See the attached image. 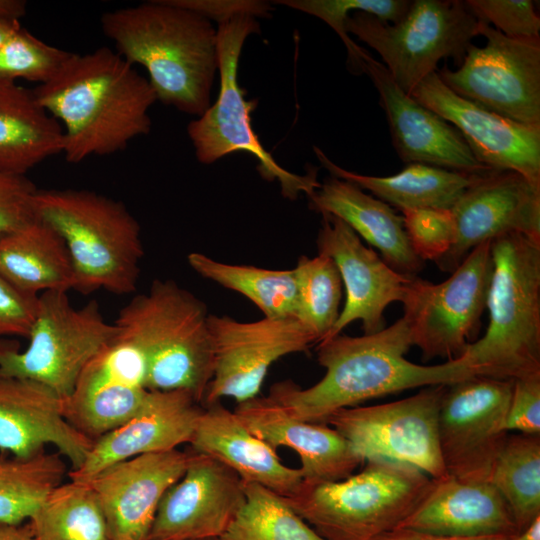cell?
<instances>
[{
  "mask_svg": "<svg viewBox=\"0 0 540 540\" xmlns=\"http://www.w3.org/2000/svg\"><path fill=\"white\" fill-rule=\"evenodd\" d=\"M284 5L315 16L328 24L340 37L347 50V65L354 74H360V53L357 45L345 30L350 13L365 12L388 23H396L407 13L411 1L407 0H278Z\"/></svg>",
  "mask_w": 540,
  "mask_h": 540,
  "instance_id": "obj_38",
  "label": "cell"
},
{
  "mask_svg": "<svg viewBox=\"0 0 540 540\" xmlns=\"http://www.w3.org/2000/svg\"><path fill=\"white\" fill-rule=\"evenodd\" d=\"M411 346L404 317L377 333L338 334L318 343L322 379L308 388L289 380L277 382L268 396L298 419L325 423L335 411L373 398L479 375L466 355L437 365L410 362L405 354Z\"/></svg>",
  "mask_w": 540,
  "mask_h": 540,
  "instance_id": "obj_1",
  "label": "cell"
},
{
  "mask_svg": "<svg viewBox=\"0 0 540 540\" xmlns=\"http://www.w3.org/2000/svg\"><path fill=\"white\" fill-rule=\"evenodd\" d=\"M189 452L139 455L113 464L87 481L106 517L111 540H149L158 505L183 475Z\"/></svg>",
  "mask_w": 540,
  "mask_h": 540,
  "instance_id": "obj_22",
  "label": "cell"
},
{
  "mask_svg": "<svg viewBox=\"0 0 540 540\" xmlns=\"http://www.w3.org/2000/svg\"><path fill=\"white\" fill-rule=\"evenodd\" d=\"M433 479L411 465L370 458L357 474L305 482L283 497L324 540H372L392 530L419 505Z\"/></svg>",
  "mask_w": 540,
  "mask_h": 540,
  "instance_id": "obj_7",
  "label": "cell"
},
{
  "mask_svg": "<svg viewBox=\"0 0 540 540\" xmlns=\"http://www.w3.org/2000/svg\"><path fill=\"white\" fill-rule=\"evenodd\" d=\"M203 540H221L220 538H210V539H203Z\"/></svg>",
  "mask_w": 540,
  "mask_h": 540,
  "instance_id": "obj_51",
  "label": "cell"
},
{
  "mask_svg": "<svg viewBox=\"0 0 540 540\" xmlns=\"http://www.w3.org/2000/svg\"><path fill=\"white\" fill-rule=\"evenodd\" d=\"M490 241L475 247L445 281L410 278L403 301L412 346L422 359L464 356L481 325L492 274Z\"/></svg>",
  "mask_w": 540,
  "mask_h": 540,
  "instance_id": "obj_11",
  "label": "cell"
},
{
  "mask_svg": "<svg viewBox=\"0 0 540 540\" xmlns=\"http://www.w3.org/2000/svg\"><path fill=\"white\" fill-rule=\"evenodd\" d=\"M172 4L194 11L218 24L233 17L248 15L269 17L272 7L269 3L257 0H169Z\"/></svg>",
  "mask_w": 540,
  "mask_h": 540,
  "instance_id": "obj_45",
  "label": "cell"
},
{
  "mask_svg": "<svg viewBox=\"0 0 540 540\" xmlns=\"http://www.w3.org/2000/svg\"><path fill=\"white\" fill-rule=\"evenodd\" d=\"M259 32L258 21L248 15L218 24V97L201 116L190 121L187 133L200 163L208 165L236 151L248 152L257 159L261 177L270 182L278 181L282 195L294 200L301 193L309 196L320 187L317 168L311 166L305 175H299L285 170L274 160L252 128L250 114L258 100H247V91L238 81L244 42L251 34Z\"/></svg>",
  "mask_w": 540,
  "mask_h": 540,
  "instance_id": "obj_8",
  "label": "cell"
},
{
  "mask_svg": "<svg viewBox=\"0 0 540 540\" xmlns=\"http://www.w3.org/2000/svg\"><path fill=\"white\" fill-rule=\"evenodd\" d=\"M410 95L452 124L482 165L515 171L540 185V126L520 124L457 95L437 72Z\"/></svg>",
  "mask_w": 540,
  "mask_h": 540,
  "instance_id": "obj_16",
  "label": "cell"
},
{
  "mask_svg": "<svg viewBox=\"0 0 540 540\" xmlns=\"http://www.w3.org/2000/svg\"><path fill=\"white\" fill-rule=\"evenodd\" d=\"M0 540H36L28 523L7 524L0 522Z\"/></svg>",
  "mask_w": 540,
  "mask_h": 540,
  "instance_id": "obj_47",
  "label": "cell"
},
{
  "mask_svg": "<svg viewBox=\"0 0 540 540\" xmlns=\"http://www.w3.org/2000/svg\"><path fill=\"white\" fill-rule=\"evenodd\" d=\"M187 261L201 277L248 298L264 317H296L297 289L293 268L278 270L227 264L199 252L190 253Z\"/></svg>",
  "mask_w": 540,
  "mask_h": 540,
  "instance_id": "obj_32",
  "label": "cell"
},
{
  "mask_svg": "<svg viewBox=\"0 0 540 540\" xmlns=\"http://www.w3.org/2000/svg\"><path fill=\"white\" fill-rule=\"evenodd\" d=\"M0 276L32 295L68 292L75 286L72 261L63 239L36 218L0 235Z\"/></svg>",
  "mask_w": 540,
  "mask_h": 540,
  "instance_id": "obj_29",
  "label": "cell"
},
{
  "mask_svg": "<svg viewBox=\"0 0 540 540\" xmlns=\"http://www.w3.org/2000/svg\"><path fill=\"white\" fill-rule=\"evenodd\" d=\"M94 441L63 415V399L46 385L0 374V451L29 458L53 445L70 471L85 461Z\"/></svg>",
  "mask_w": 540,
  "mask_h": 540,
  "instance_id": "obj_23",
  "label": "cell"
},
{
  "mask_svg": "<svg viewBox=\"0 0 540 540\" xmlns=\"http://www.w3.org/2000/svg\"><path fill=\"white\" fill-rule=\"evenodd\" d=\"M36 186L26 175L0 170V235L35 219Z\"/></svg>",
  "mask_w": 540,
  "mask_h": 540,
  "instance_id": "obj_42",
  "label": "cell"
},
{
  "mask_svg": "<svg viewBox=\"0 0 540 540\" xmlns=\"http://www.w3.org/2000/svg\"><path fill=\"white\" fill-rule=\"evenodd\" d=\"M71 53L43 42L20 27L0 48V78L44 84L59 72Z\"/></svg>",
  "mask_w": 540,
  "mask_h": 540,
  "instance_id": "obj_39",
  "label": "cell"
},
{
  "mask_svg": "<svg viewBox=\"0 0 540 540\" xmlns=\"http://www.w3.org/2000/svg\"><path fill=\"white\" fill-rule=\"evenodd\" d=\"M96 300L75 308L65 291L38 296V311L23 351L0 340V374L31 379L67 398L86 365L119 335Z\"/></svg>",
  "mask_w": 540,
  "mask_h": 540,
  "instance_id": "obj_10",
  "label": "cell"
},
{
  "mask_svg": "<svg viewBox=\"0 0 540 540\" xmlns=\"http://www.w3.org/2000/svg\"><path fill=\"white\" fill-rule=\"evenodd\" d=\"M32 91L61 125L62 154L71 164L113 154L148 134V111L157 101L148 79L107 47L72 52L51 80Z\"/></svg>",
  "mask_w": 540,
  "mask_h": 540,
  "instance_id": "obj_2",
  "label": "cell"
},
{
  "mask_svg": "<svg viewBox=\"0 0 540 540\" xmlns=\"http://www.w3.org/2000/svg\"><path fill=\"white\" fill-rule=\"evenodd\" d=\"M203 407L185 390H150L131 419L94 441L83 464L68 471L69 479L87 481L118 462L189 444Z\"/></svg>",
  "mask_w": 540,
  "mask_h": 540,
  "instance_id": "obj_24",
  "label": "cell"
},
{
  "mask_svg": "<svg viewBox=\"0 0 540 540\" xmlns=\"http://www.w3.org/2000/svg\"><path fill=\"white\" fill-rule=\"evenodd\" d=\"M404 228L414 253L435 263L456 242V221L451 209L416 208L402 211Z\"/></svg>",
  "mask_w": 540,
  "mask_h": 540,
  "instance_id": "obj_40",
  "label": "cell"
},
{
  "mask_svg": "<svg viewBox=\"0 0 540 540\" xmlns=\"http://www.w3.org/2000/svg\"><path fill=\"white\" fill-rule=\"evenodd\" d=\"M36 540H111L106 517L88 483L54 488L28 520Z\"/></svg>",
  "mask_w": 540,
  "mask_h": 540,
  "instance_id": "obj_33",
  "label": "cell"
},
{
  "mask_svg": "<svg viewBox=\"0 0 540 540\" xmlns=\"http://www.w3.org/2000/svg\"><path fill=\"white\" fill-rule=\"evenodd\" d=\"M21 27L19 21L0 20V48Z\"/></svg>",
  "mask_w": 540,
  "mask_h": 540,
  "instance_id": "obj_50",
  "label": "cell"
},
{
  "mask_svg": "<svg viewBox=\"0 0 540 540\" xmlns=\"http://www.w3.org/2000/svg\"><path fill=\"white\" fill-rule=\"evenodd\" d=\"M451 210L457 237L436 262L441 271L453 272L475 247L502 234L517 232L540 241V185L515 171L480 174Z\"/></svg>",
  "mask_w": 540,
  "mask_h": 540,
  "instance_id": "obj_17",
  "label": "cell"
},
{
  "mask_svg": "<svg viewBox=\"0 0 540 540\" xmlns=\"http://www.w3.org/2000/svg\"><path fill=\"white\" fill-rule=\"evenodd\" d=\"M470 12L512 38L539 36L540 17L531 0H466Z\"/></svg>",
  "mask_w": 540,
  "mask_h": 540,
  "instance_id": "obj_41",
  "label": "cell"
},
{
  "mask_svg": "<svg viewBox=\"0 0 540 540\" xmlns=\"http://www.w3.org/2000/svg\"><path fill=\"white\" fill-rule=\"evenodd\" d=\"M100 23L117 52L147 70L157 100L198 117L211 106L219 61L209 19L156 0L107 11Z\"/></svg>",
  "mask_w": 540,
  "mask_h": 540,
  "instance_id": "obj_3",
  "label": "cell"
},
{
  "mask_svg": "<svg viewBox=\"0 0 540 540\" xmlns=\"http://www.w3.org/2000/svg\"><path fill=\"white\" fill-rule=\"evenodd\" d=\"M38 296L23 292L0 276V340L28 338L38 311Z\"/></svg>",
  "mask_w": 540,
  "mask_h": 540,
  "instance_id": "obj_44",
  "label": "cell"
},
{
  "mask_svg": "<svg viewBox=\"0 0 540 540\" xmlns=\"http://www.w3.org/2000/svg\"><path fill=\"white\" fill-rule=\"evenodd\" d=\"M398 527L454 537L518 534L511 510L490 482L433 479L419 505Z\"/></svg>",
  "mask_w": 540,
  "mask_h": 540,
  "instance_id": "obj_26",
  "label": "cell"
},
{
  "mask_svg": "<svg viewBox=\"0 0 540 540\" xmlns=\"http://www.w3.org/2000/svg\"><path fill=\"white\" fill-rule=\"evenodd\" d=\"M244 499V482L233 470L191 450L183 475L158 505L149 540L220 538Z\"/></svg>",
  "mask_w": 540,
  "mask_h": 540,
  "instance_id": "obj_18",
  "label": "cell"
},
{
  "mask_svg": "<svg viewBox=\"0 0 540 540\" xmlns=\"http://www.w3.org/2000/svg\"><path fill=\"white\" fill-rule=\"evenodd\" d=\"M62 150V127L33 91L0 78V170L26 175Z\"/></svg>",
  "mask_w": 540,
  "mask_h": 540,
  "instance_id": "obj_30",
  "label": "cell"
},
{
  "mask_svg": "<svg viewBox=\"0 0 540 540\" xmlns=\"http://www.w3.org/2000/svg\"><path fill=\"white\" fill-rule=\"evenodd\" d=\"M203 406L189 442L191 450L223 463L245 483L262 485L283 497L297 491L303 482L299 468L285 465L275 449L220 401Z\"/></svg>",
  "mask_w": 540,
  "mask_h": 540,
  "instance_id": "obj_27",
  "label": "cell"
},
{
  "mask_svg": "<svg viewBox=\"0 0 540 540\" xmlns=\"http://www.w3.org/2000/svg\"><path fill=\"white\" fill-rule=\"evenodd\" d=\"M318 254L332 259L345 288V304L326 339L352 322L361 321L364 334L385 328L384 312L393 302H402L413 276L392 269L340 218L323 214L317 236ZM324 339V340H326Z\"/></svg>",
  "mask_w": 540,
  "mask_h": 540,
  "instance_id": "obj_20",
  "label": "cell"
},
{
  "mask_svg": "<svg viewBox=\"0 0 540 540\" xmlns=\"http://www.w3.org/2000/svg\"><path fill=\"white\" fill-rule=\"evenodd\" d=\"M489 482L508 504L517 532L540 517V435L508 434Z\"/></svg>",
  "mask_w": 540,
  "mask_h": 540,
  "instance_id": "obj_34",
  "label": "cell"
},
{
  "mask_svg": "<svg viewBox=\"0 0 540 540\" xmlns=\"http://www.w3.org/2000/svg\"><path fill=\"white\" fill-rule=\"evenodd\" d=\"M504 427L507 432L540 435V374L513 380Z\"/></svg>",
  "mask_w": 540,
  "mask_h": 540,
  "instance_id": "obj_43",
  "label": "cell"
},
{
  "mask_svg": "<svg viewBox=\"0 0 540 540\" xmlns=\"http://www.w3.org/2000/svg\"><path fill=\"white\" fill-rule=\"evenodd\" d=\"M307 197L311 210L343 220L359 237L376 247L395 271L417 276L424 268V261L411 248L402 216L387 203L333 176L324 179Z\"/></svg>",
  "mask_w": 540,
  "mask_h": 540,
  "instance_id": "obj_28",
  "label": "cell"
},
{
  "mask_svg": "<svg viewBox=\"0 0 540 540\" xmlns=\"http://www.w3.org/2000/svg\"><path fill=\"white\" fill-rule=\"evenodd\" d=\"M345 30L374 49L407 94L437 71L440 60L453 58L459 67L480 21L460 0L411 1L405 16L388 23L360 11L350 14Z\"/></svg>",
  "mask_w": 540,
  "mask_h": 540,
  "instance_id": "obj_9",
  "label": "cell"
},
{
  "mask_svg": "<svg viewBox=\"0 0 540 540\" xmlns=\"http://www.w3.org/2000/svg\"><path fill=\"white\" fill-rule=\"evenodd\" d=\"M208 317L199 298L169 279L120 310L114 323L144 357L148 390H185L203 404L214 370Z\"/></svg>",
  "mask_w": 540,
  "mask_h": 540,
  "instance_id": "obj_4",
  "label": "cell"
},
{
  "mask_svg": "<svg viewBox=\"0 0 540 540\" xmlns=\"http://www.w3.org/2000/svg\"><path fill=\"white\" fill-rule=\"evenodd\" d=\"M234 412L273 449L286 447L295 451L305 482L342 480L365 462L333 427L298 419L269 396L258 395L237 403Z\"/></svg>",
  "mask_w": 540,
  "mask_h": 540,
  "instance_id": "obj_25",
  "label": "cell"
},
{
  "mask_svg": "<svg viewBox=\"0 0 540 540\" xmlns=\"http://www.w3.org/2000/svg\"><path fill=\"white\" fill-rule=\"evenodd\" d=\"M508 540H540V517L536 518L524 531Z\"/></svg>",
  "mask_w": 540,
  "mask_h": 540,
  "instance_id": "obj_49",
  "label": "cell"
},
{
  "mask_svg": "<svg viewBox=\"0 0 540 540\" xmlns=\"http://www.w3.org/2000/svg\"><path fill=\"white\" fill-rule=\"evenodd\" d=\"M26 1L0 0V20L19 21L26 14Z\"/></svg>",
  "mask_w": 540,
  "mask_h": 540,
  "instance_id": "obj_48",
  "label": "cell"
},
{
  "mask_svg": "<svg viewBox=\"0 0 540 540\" xmlns=\"http://www.w3.org/2000/svg\"><path fill=\"white\" fill-rule=\"evenodd\" d=\"M479 35L486 44L471 43L456 70L437 69L440 79L457 95L489 111L540 126V36L508 37L483 21Z\"/></svg>",
  "mask_w": 540,
  "mask_h": 540,
  "instance_id": "obj_12",
  "label": "cell"
},
{
  "mask_svg": "<svg viewBox=\"0 0 540 540\" xmlns=\"http://www.w3.org/2000/svg\"><path fill=\"white\" fill-rule=\"evenodd\" d=\"M360 72L368 75L379 93L393 146L403 162L470 174L491 170L475 158L451 124L405 93L386 67L364 48L360 54Z\"/></svg>",
  "mask_w": 540,
  "mask_h": 540,
  "instance_id": "obj_21",
  "label": "cell"
},
{
  "mask_svg": "<svg viewBox=\"0 0 540 540\" xmlns=\"http://www.w3.org/2000/svg\"><path fill=\"white\" fill-rule=\"evenodd\" d=\"M146 380L144 357L118 335L83 369L73 391L63 399V415L95 441L139 411L150 391Z\"/></svg>",
  "mask_w": 540,
  "mask_h": 540,
  "instance_id": "obj_19",
  "label": "cell"
},
{
  "mask_svg": "<svg viewBox=\"0 0 540 540\" xmlns=\"http://www.w3.org/2000/svg\"><path fill=\"white\" fill-rule=\"evenodd\" d=\"M512 380L474 375L447 385L438 413L440 453L448 475L489 482L509 432L504 427Z\"/></svg>",
  "mask_w": 540,
  "mask_h": 540,
  "instance_id": "obj_14",
  "label": "cell"
},
{
  "mask_svg": "<svg viewBox=\"0 0 540 540\" xmlns=\"http://www.w3.org/2000/svg\"><path fill=\"white\" fill-rule=\"evenodd\" d=\"M208 325L214 370L203 405L224 397L241 403L258 396L275 361L318 343L315 334L296 317L242 322L209 314Z\"/></svg>",
  "mask_w": 540,
  "mask_h": 540,
  "instance_id": "obj_15",
  "label": "cell"
},
{
  "mask_svg": "<svg viewBox=\"0 0 540 540\" xmlns=\"http://www.w3.org/2000/svg\"><path fill=\"white\" fill-rule=\"evenodd\" d=\"M297 289V319L323 341L340 314L342 280L331 258L301 256L293 268Z\"/></svg>",
  "mask_w": 540,
  "mask_h": 540,
  "instance_id": "obj_37",
  "label": "cell"
},
{
  "mask_svg": "<svg viewBox=\"0 0 540 540\" xmlns=\"http://www.w3.org/2000/svg\"><path fill=\"white\" fill-rule=\"evenodd\" d=\"M509 537L483 536V537H454L414 530L411 528L396 527L384 532L372 540H508Z\"/></svg>",
  "mask_w": 540,
  "mask_h": 540,
  "instance_id": "obj_46",
  "label": "cell"
},
{
  "mask_svg": "<svg viewBox=\"0 0 540 540\" xmlns=\"http://www.w3.org/2000/svg\"><path fill=\"white\" fill-rule=\"evenodd\" d=\"M489 324L466 355L479 375L516 380L540 374V241L511 232L490 241Z\"/></svg>",
  "mask_w": 540,
  "mask_h": 540,
  "instance_id": "obj_6",
  "label": "cell"
},
{
  "mask_svg": "<svg viewBox=\"0 0 540 540\" xmlns=\"http://www.w3.org/2000/svg\"><path fill=\"white\" fill-rule=\"evenodd\" d=\"M33 208L63 239L75 290L136 291L144 247L141 227L123 202L87 189H37Z\"/></svg>",
  "mask_w": 540,
  "mask_h": 540,
  "instance_id": "obj_5",
  "label": "cell"
},
{
  "mask_svg": "<svg viewBox=\"0 0 540 540\" xmlns=\"http://www.w3.org/2000/svg\"><path fill=\"white\" fill-rule=\"evenodd\" d=\"M66 474L64 458L58 452L43 451L29 458L0 455V522L29 520Z\"/></svg>",
  "mask_w": 540,
  "mask_h": 540,
  "instance_id": "obj_35",
  "label": "cell"
},
{
  "mask_svg": "<svg viewBox=\"0 0 540 540\" xmlns=\"http://www.w3.org/2000/svg\"><path fill=\"white\" fill-rule=\"evenodd\" d=\"M244 494L221 540H324L274 491L244 482Z\"/></svg>",
  "mask_w": 540,
  "mask_h": 540,
  "instance_id": "obj_36",
  "label": "cell"
},
{
  "mask_svg": "<svg viewBox=\"0 0 540 540\" xmlns=\"http://www.w3.org/2000/svg\"><path fill=\"white\" fill-rule=\"evenodd\" d=\"M447 385L423 387L394 402L342 408L325 424L363 458H386L416 467L432 479L447 476L438 439V413Z\"/></svg>",
  "mask_w": 540,
  "mask_h": 540,
  "instance_id": "obj_13",
  "label": "cell"
},
{
  "mask_svg": "<svg viewBox=\"0 0 540 540\" xmlns=\"http://www.w3.org/2000/svg\"><path fill=\"white\" fill-rule=\"evenodd\" d=\"M314 152L331 176L351 182L362 190H368L376 198L401 211L416 208L451 209L467 187L482 174L411 163L391 176L362 175L335 164L318 147H314Z\"/></svg>",
  "mask_w": 540,
  "mask_h": 540,
  "instance_id": "obj_31",
  "label": "cell"
}]
</instances>
